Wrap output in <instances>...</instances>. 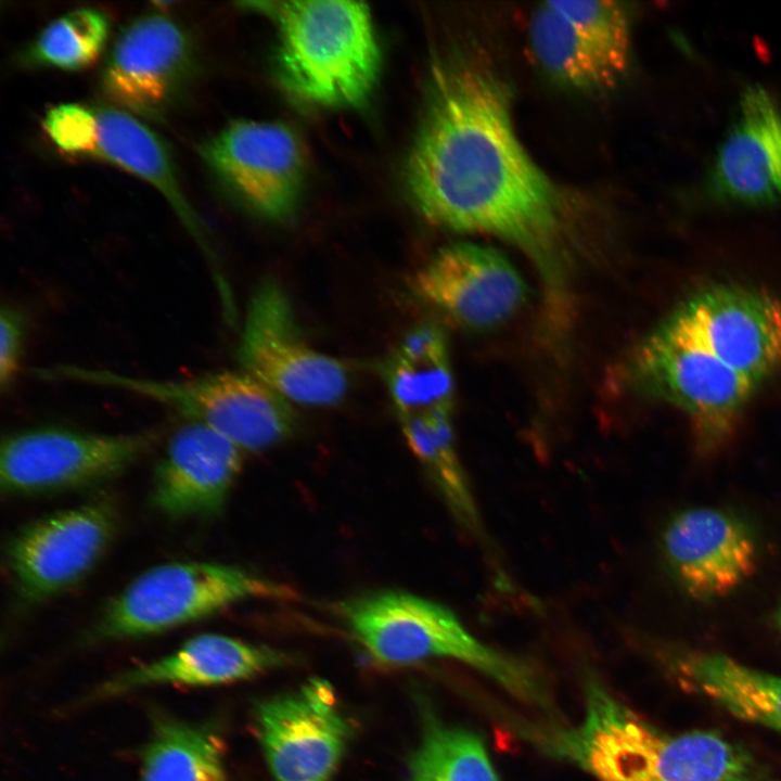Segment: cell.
Returning <instances> with one entry per match:
<instances>
[{"label": "cell", "mask_w": 781, "mask_h": 781, "mask_svg": "<svg viewBox=\"0 0 781 781\" xmlns=\"http://www.w3.org/2000/svg\"><path fill=\"white\" fill-rule=\"evenodd\" d=\"M223 780V747L215 728L169 717L155 719L141 753L139 781Z\"/></svg>", "instance_id": "24"}, {"label": "cell", "mask_w": 781, "mask_h": 781, "mask_svg": "<svg viewBox=\"0 0 781 781\" xmlns=\"http://www.w3.org/2000/svg\"><path fill=\"white\" fill-rule=\"evenodd\" d=\"M409 781H501L475 733L430 721L409 766Z\"/></svg>", "instance_id": "26"}, {"label": "cell", "mask_w": 781, "mask_h": 781, "mask_svg": "<svg viewBox=\"0 0 781 781\" xmlns=\"http://www.w3.org/2000/svg\"><path fill=\"white\" fill-rule=\"evenodd\" d=\"M195 71L192 39L178 23L159 14L140 16L116 37L104 62L105 95L146 118L163 117Z\"/></svg>", "instance_id": "11"}, {"label": "cell", "mask_w": 781, "mask_h": 781, "mask_svg": "<svg viewBox=\"0 0 781 781\" xmlns=\"http://www.w3.org/2000/svg\"><path fill=\"white\" fill-rule=\"evenodd\" d=\"M94 132L88 156H94L137 175L153 184L174 207L185 227L201 239L194 210L183 195L175 166L155 132L126 112L93 107Z\"/></svg>", "instance_id": "19"}, {"label": "cell", "mask_w": 781, "mask_h": 781, "mask_svg": "<svg viewBox=\"0 0 781 781\" xmlns=\"http://www.w3.org/2000/svg\"><path fill=\"white\" fill-rule=\"evenodd\" d=\"M529 39L541 67L556 81L580 90L615 84L629 55L605 47L571 25L548 2L532 15Z\"/></svg>", "instance_id": "22"}, {"label": "cell", "mask_w": 781, "mask_h": 781, "mask_svg": "<svg viewBox=\"0 0 781 781\" xmlns=\"http://www.w3.org/2000/svg\"><path fill=\"white\" fill-rule=\"evenodd\" d=\"M117 512L105 500L57 511L18 529L7 559L20 601L35 605L82 580L110 547Z\"/></svg>", "instance_id": "10"}, {"label": "cell", "mask_w": 781, "mask_h": 781, "mask_svg": "<svg viewBox=\"0 0 781 781\" xmlns=\"http://www.w3.org/2000/svg\"><path fill=\"white\" fill-rule=\"evenodd\" d=\"M384 376L399 420L451 412L453 381L437 328L422 324L411 330L387 360Z\"/></svg>", "instance_id": "23"}, {"label": "cell", "mask_w": 781, "mask_h": 781, "mask_svg": "<svg viewBox=\"0 0 781 781\" xmlns=\"http://www.w3.org/2000/svg\"><path fill=\"white\" fill-rule=\"evenodd\" d=\"M238 360L242 371L300 405H335L348 388L345 366L306 343L286 293L273 279L263 280L251 297Z\"/></svg>", "instance_id": "8"}, {"label": "cell", "mask_w": 781, "mask_h": 781, "mask_svg": "<svg viewBox=\"0 0 781 781\" xmlns=\"http://www.w3.org/2000/svg\"><path fill=\"white\" fill-rule=\"evenodd\" d=\"M777 624H778V626H779V628H780V630H781V607H780V610H779V612H778V615H777Z\"/></svg>", "instance_id": "31"}, {"label": "cell", "mask_w": 781, "mask_h": 781, "mask_svg": "<svg viewBox=\"0 0 781 781\" xmlns=\"http://www.w3.org/2000/svg\"><path fill=\"white\" fill-rule=\"evenodd\" d=\"M289 591L244 568L213 562H170L138 575L111 599L88 638L104 642L162 633L254 598Z\"/></svg>", "instance_id": "5"}, {"label": "cell", "mask_w": 781, "mask_h": 781, "mask_svg": "<svg viewBox=\"0 0 781 781\" xmlns=\"http://www.w3.org/2000/svg\"><path fill=\"white\" fill-rule=\"evenodd\" d=\"M201 154L216 179L254 212L279 219L293 209L304 157L286 126L236 120L205 142Z\"/></svg>", "instance_id": "13"}, {"label": "cell", "mask_w": 781, "mask_h": 781, "mask_svg": "<svg viewBox=\"0 0 781 781\" xmlns=\"http://www.w3.org/2000/svg\"><path fill=\"white\" fill-rule=\"evenodd\" d=\"M338 614L351 636L380 662L411 664L452 658L492 678L512 694L539 701L534 677L520 663L472 636L444 605L399 590H381L340 603Z\"/></svg>", "instance_id": "4"}, {"label": "cell", "mask_w": 781, "mask_h": 781, "mask_svg": "<svg viewBox=\"0 0 781 781\" xmlns=\"http://www.w3.org/2000/svg\"><path fill=\"white\" fill-rule=\"evenodd\" d=\"M25 335L23 312L3 305L0 311V385L3 392L12 386L20 371Z\"/></svg>", "instance_id": "30"}, {"label": "cell", "mask_w": 781, "mask_h": 781, "mask_svg": "<svg viewBox=\"0 0 781 781\" xmlns=\"http://www.w3.org/2000/svg\"><path fill=\"white\" fill-rule=\"evenodd\" d=\"M408 159V184L431 222L508 241L556 280L562 200L518 140L510 93L486 65L458 57L434 72Z\"/></svg>", "instance_id": "1"}, {"label": "cell", "mask_w": 781, "mask_h": 781, "mask_svg": "<svg viewBox=\"0 0 781 781\" xmlns=\"http://www.w3.org/2000/svg\"><path fill=\"white\" fill-rule=\"evenodd\" d=\"M110 33L107 17L82 8L54 20L27 48L25 62L64 71L92 65L102 53Z\"/></svg>", "instance_id": "27"}, {"label": "cell", "mask_w": 781, "mask_h": 781, "mask_svg": "<svg viewBox=\"0 0 781 781\" xmlns=\"http://www.w3.org/2000/svg\"><path fill=\"white\" fill-rule=\"evenodd\" d=\"M414 293L471 330H489L509 320L525 303L527 286L499 251L470 242L439 249L417 271Z\"/></svg>", "instance_id": "14"}, {"label": "cell", "mask_w": 781, "mask_h": 781, "mask_svg": "<svg viewBox=\"0 0 781 781\" xmlns=\"http://www.w3.org/2000/svg\"><path fill=\"white\" fill-rule=\"evenodd\" d=\"M631 375L644 395L683 413L701 456L729 441L758 387L663 323L637 347Z\"/></svg>", "instance_id": "6"}, {"label": "cell", "mask_w": 781, "mask_h": 781, "mask_svg": "<svg viewBox=\"0 0 781 781\" xmlns=\"http://www.w3.org/2000/svg\"><path fill=\"white\" fill-rule=\"evenodd\" d=\"M709 191L741 205L781 204V100L761 86L741 93L709 172Z\"/></svg>", "instance_id": "15"}, {"label": "cell", "mask_w": 781, "mask_h": 781, "mask_svg": "<svg viewBox=\"0 0 781 781\" xmlns=\"http://www.w3.org/2000/svg\"><path fill=\"white\" fill-rule=\"evenodd\" d=\"M159 432L91 433L38 426L5 436L0 486L8 496H35L97 485L115 477L157 441Z\"/></svg>", "instance_id": "7"}, {"label": "cell", "mask_w": 781, "mask_h": 781, "mask_svg": "<svg viewBox=\"0 0 781 781\" xmlns=\"http://www.w3.org/2000/svg\"><path fill=\"white\" fill-rule=\"evenodd\" d=\"M295 425L285 397L242 370L216 372L207 427L242 451L268 449L291 436Z\"/></svg>", "instance_id": "20"}, {"label": "cell", "mask_w": 781, "mask_h": 781, "mask_svg": "<svg viewBox=\"0 0 781 781\" xmlns=\"http://www.w3.org/2000/svg\"><path fill=\"white\" fill-rule=\"evenodd\" d=\"M269 646L219 633L195 636L172 653L126 670L106 681L101 696H113L148 686L207 687L231 683L261 674L284 662Z\"/></svg>", "instance_id": "18"}, {"label": "cell", "mask_w": 781, "mask_h": 781, "mask_svg": "<svg viewBox=\"0 0 781 781\" xmlns=\"http://www.w3.org/2000/svg\"><path fill=\"white\" fill-rule=\"evenodd\" d=\"M450 414L438 411L400 420L401 430L453 517L466 530L479 535L481 521L456 450Z\"/></svg>", "instance_id": "25"}, {"label": "cell", "mask_w": 781, "mask_h": 781, "mask_svg": "<svg viewBox=\"0 0 781 781\" xmlns=\"http://www.w3.org/2000/svg\"><path fill=\"white\" fill-rule=\"evenodd\" d=\"M564 745L599 781H780L719 734L662 733L597 684Z\"/></svg>", "instance_id": "2"}, {"label": "cell", "mask_w": 781, "mask_h": 781, "mask_svg": "<svg viewBox=\"0 0 781 781\" xmlns=\"http://www.w3.org/2000/svg\"><path fill=\"white\" fill-rule=\"evenodd\" d=\"M256 724L274 781H330L349 733L333 688L320 678L260 702Z\"/></svg>", "instance_id": "12"}, {"label": "cell", "mask_w": 781, "mask_h": 781, "mask_svg": "<svg viewBox=\"0 0 781 781\" xmlns=\"http://www.w3.org/2000/svg\"><path fill=\"white\" fill-rule=\"evenodd\" d=\"M571 25L592 40L629 55L630 16L616 1H549Z\"/></svg>", "instance_id": "28"}, {"label": "cell", "mask_w": 781, "mask_h": 781, "mask_svg": "<svg viewBox=\"0 0 781 781\" xmlns=\"http://www.w3.org/2000/svg\"><path fill=\"white\" fill-rule=\"evenodd\" d=\"M43 129L61 151L86 156L94 131L93 107L76 103L54 106L44 116Z\"/></svg>", "instance_id": "29"}, {"label": "cell", "mask_w": 781, "mask_h": 781, "mask_svg": "<svg viewBox=\"0 0 781 781\" xmlns=\"http://www.w3.org/2000/svg\"><path fill=\"white\" fill-rule=\"evenodd\" d=\"M242 468V450L214 430L187 422L158 460L152 505L170 518L219 514Z\"/></svg>", "instance_id": "17"}, {"label": "cell", "mask_w": 781, "mask_h": 781, "mask_svg": "<svg viewBox=\"0 0 781 781\" xmlns=\"http://www.w3.org/2000/svg\"><path fill=\"white\" fill-rule=\"evenodd\" d=\"M663 551L681 587L700 600L728 594L756 564V547L745 525L713 508L677 514L664 532Z\"/></svg>", "instance_id": "16"}, {"label": "cell", "mask_w": 781, "mask_h": 781, "mask_svg": "<svg viewBox=\"0 0 781 781\" xmlns=\"http://www.w3.org/2000/svg\"><path fill=\"white\" fill-rule=\"evenodd\" d=\"M662 323L758 385L781 372V298L763 289L704 286Z\"/></svg>", "instance_id": "9"}, {"label": "cell", "mask_w": 781, "mask_h": 781, "mask_svg": "<svg viewBox=\"0 0 781 781\" xmlns=\"http://www.w3.org/2000/svg\"><path fill=\"white\" fill-rule=\"evenodd\" d=\"M676 670L688 688L732 715L781 731V677L703 652L678 656Z\"/></svg>", "instance_id": "21"}, {"label": "cell", "mask_w": 781, "mask_h": 781, "mask_svg": "<svg viewBox=\"0 0 781 781\" xmlns=\"http://www.w3.org/2000/svg\"><path fill=\"white\" fill-rule=\"evenodd\" d=\"M277 15L278 67L284 85L313 104H361L381 65L368 7L354 1H287Z\"/></svg>", "instance_id": "3"}]
</instances>
